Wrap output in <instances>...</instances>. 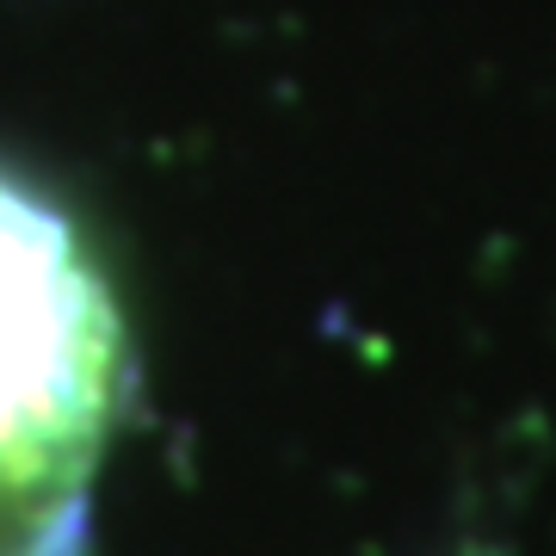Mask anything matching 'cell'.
<instances>
[{
	"label": "cell",
	"instance_id": "1",
	"mask_svg": "<svg viewBox=\"0 0 556 556\" xmlns=\"http://www.w3.org/2000/svg\"><path fill=\"white\" fill-rule=\"evenodd\" d=\"M124 316L62 204L0 167V556H87Z\"/></svg>",
	"mask_w": 556,
	"mask_h": 556
}]
</instances>
